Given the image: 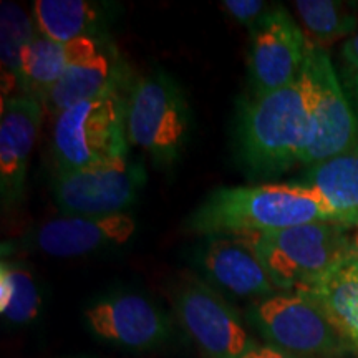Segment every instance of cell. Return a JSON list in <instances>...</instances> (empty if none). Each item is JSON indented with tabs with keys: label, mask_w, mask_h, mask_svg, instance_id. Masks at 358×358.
I'll return each mask as SVG.
<instances>
[{
	"label": "cell",
	"mask_w": 358,
	"mask_h": 358,
	"mask_svg": "<svg viewBox=\"0 0 358 358\" xmlns=\"http://www.w3.org/2000/svg\"><path fill=\"white\" fill-rule=\"evenodd\" d=\"M310 297L330 324L358 353V264L348 261L322 277L310 287L294 290Z\"/></svg>",
	"instance_id": "18"
},
{
	"label": "cell",
	"mask_w": 358,
	"mask_h": 358,
	"mask_svg": "<svg viewBox=\"0 0 358 358\" xmlns=\"http://www.w3.org/2000/svg\"><path fill=\"white\" fill-rule=\"evenodd\" d=\"M310 222H335L310 187L267 182L217 187L191 213L186 227L194 234L216 237L280 231Z\"/></svg>",
	"instance_id": "1"
},
{
	"label": "cell",
	"mask_w": 358,
	"mask_h": 358,
	"mask_svg": "<svg viewBox=\"0 0 358 358\" xmlns=\"http://www.w3.org/2000/svg\"><path fill=\"white\" fill-rule=\"evenodd\" d=\"M302 185L319 196L335 222L358 227V145L308 168Z\"/></svg>",
	"instance_id": "17"
},
{
	"label": "cell",
	"mask_w": 358,
	"mask_h": 358,
	"mask_svg": "<svg viewBox=\"0 0 358 358\" xmlns=\"http://www.w3.org/2000/svg\"><path fill=\"white\" fill-rule=\"evenodd\" d=\"M357 358H358V357H357Z\"/></svg>",
	"instance_id": "28"
},
{
	"label": "cell",
	"mask_w": 358,
	"mask_h": 358,
	"mask_svg": "<svg viewBox=\"0 0 358 358\" xmlns=\"http://www.w3.org/2000/svg\"><path fill=\"white\" fill-rule=\"evenodd\" d=\"M171 303L179 324L208 358H243L257 345L234 308L198 275H178Z\"/></svg>",
	"instance_id": "8"
},
{
	"label": "cell",
	"mask_w": 358,
	"mask_h": 358,
	"mask_svg": "<svg viewBox=\"0 0 358 358\" xmlns=\"http://www.w3.org/2000/svg\"><path fill=\"white\" fill-rule=\"evenodd\" d=\"M350 244H352V257L350 261L358 264V227H355V232L350 236Z\"/></svg>",
	"instance_id": "26"
},
{
	"label": "cell",
	"mask_w": 358,
	"mask_h": 358,
	"mask_svg": "<svg viewBox=\"0 0 358 358\" xmlns=\"http://www.w3.org/2000/svg\"><path fill=\"white\" fill-rule=\"evenodd\" d=\"M221 6L232 19L239 24L248 25L249 29H252L271 8L268 3L261 2V0H226Z\"/></svg>",
	"instance_id": "23"
},
{
	"label": "cell",
	"mask_w": 358,
	"mask_h": 358,
	"mask_svg": "<svg viewBox=\"0 0 358 358\" xmlns=\"http://www.w3.org/2000/svg\"><path fill=\"white\" fill-rule=\"evenodd\" d=\"M32 19L13 2L0 3V85L2 100L20 96L22 52L35 34Z\"/></svg>",
	"instance_id": "20"
},
{
	"label": "cell",
	"mask_w": 358,
	"mask_h": 358,
	"mask_svg": "<svg viewBox=\"0 0 358 358\" xmlns=\"http://www.w3.org/2000/svg\"><path fill=\"white\" fill-rule=\"evenodd\" d=\"M199 264L214 284L236 297L261 301L279 290L254 250L234 236L211 237Z\"/></svg>",
	"instance_id": "14"
},
{
	"label": "cell",
	"mask_w": 358,
	"mask_h": 358,
	"mask_svg": "<svg viewBox=\"0 0 358 358\" xmlns=\"http://www.w3.org/2000/svg\"><path fill=\"white\" fill-rule=\"evenodd\" d=\"M350 82H352V87H353V93H355L357 103H358V71H355V73H352Z\"/></svg>",
	"instance_id": "27"
},
{
	"label": "cell",
	"mask_w": 358,
	"mask_h": 358,
	"mask_svg": "<svg viewBox=\"0 0 358 358\" xmlns=\"http://www.w3.org/2000/svg\"><path fill=\"white\" fill-rule=\"evenodd\" d=\"M34 13L40 32L60 43L95 38L105 24V8L87 0H37Z\"/></svg>",
	"instance_id": "19"
},
{
	"label": "cell",
	"mask_w": 358,
	"mask_h": 358,
	"mask_svg": "<svg viewBox=\"0 0 358 358\" xmlns=\"http://www.w3.org/2000/svg\"><path fill=\"white\" fill-rule=\"evenodd\" d=\"M347 231L335 222H310L234 237L254 250L277 289L301 290L350 261Z\"/></svg>",
	"instance_id": "3"
},
{
	"label": "cell",
	"mask_w": 358,
	"mask_h": 358,
	"mask_svg": "<svg viewBox=\"0 0 358 358\" xmlns=\"http://www.w3.org/2000/svg\"><path fill=\"white\" fill-rule=\"evenodd\" d=\"M310 140V113L302 77L249 98L236 123L237 155L256 176H275L302 163Z\"/></svg>",
	"instance_id": "2"
},
{
	"label": "cell",
	"mask_w": 358,
	"mask_h": 358,
	"mask_svg": "<svg viewBox=\"0 0 358 358\" xmlns=\"http://www.w3.org/2000/svg\"><path fill=\"white\" fill-rule=\"evenodd\" d=\"M100 50L96 38L85 37L60 43L48 38L37 29L22 52L20 96H32L42 101L48 90L75 60L95 55Z\"/></svg>",
	"instance_id": "15"
},
{
	"label": "cell",
	"mask_w": 358,
	"mask_h": 358,
	"mask_svg": "<svg viewBox=\"0 0 358 358\" xmlns=\"http://www.w3.org/2000/svg\"><path fill=\"white\" fill-rule=\"evenodd\" d=\"M43 105L32 96L0 103V199L12 209L24 198L29 159L43 122Z\"/></svg>",
	"instance_id": "13"
},
{
	"label": "cell",
	"mask_w": 358,
	"mask_h": 358,
	"mask_svg": "<svg viewBox=\"0 0 358 358\" xmlns=\"http://www.w3.org/2000/svg\"><path fill=\"white\" fill-rule=\"evenodd\" d=\"M189 133V108L179 85L164 71H151L131 85L127 95L129 145L141 148L155 163H174Z\"/></svg>",
	"instance_id": "5"
},
{
	"label": "cell",
	"mask_w": 358,
	"mask_h": 358,
	"mask_svg": "<svg viewBox=\"0 0 358 358\" xmlns=\"http://www.w3.org/2000/svg\"><path fill=\"white\" fill-rule=\"evenodd\" d=\"M42 295L29 267L20 261L0 262V313L10 325H25L37 319Z\"/></svg>",
	"instance_id": "21"
},
{
	"label": "cell",
	"mask_w": 358,
	"mask_h": 358,
	"mask_svg": "<svg viewBox=\"0 0 358 358\" xmlns=\"http://www.w3.org/2000/svg\"><path fill=\"white\" fill-rule=\"evenodd\" d=\"M134 231L136 222L127 213L105 217L62 216L27 231L15 248L60 259L82 257L127 244Z\"/></svg>",
	"instance_id": "12"
},
{
	"label": "cell",
	"mask_w": 358,
	"mask_h": 358,
	"mask_svg": "<svg viewBox=\"0 0 358 358\" xmlns=\"http://www.w3.org/2000/svg\"><path fill=\"white\" fill-rule=\"evenodd\" d=\"M250 319L268 345L301 358H334L352 350L324 310L302 292H282L254 302Z\"/></svg>",
	"instance_id": "7"
},
{
	"label": "cell",
	"mask_w": 358,
	"mask_h": 358,
	"mask_svg": "<svg viewBox=\"0 0 358 358\" xmlns=\"http://www.w3.org/2000/svg\"><path fill=\"white\" fill-rule=\"evenodd\" d=\"M145 181L141 163L122 158L77 171H57L52 191L62 216L105 217L127 213Z\"/></svg>",
	"instance_id": "9"
},
{
	"label": "cell",
	"mask_w": 358,
	"mask_h": 358,
	"mask_svg": "<svg viewBox=\"0 0 358 358\" xmlns=\"http://www.w3.org/2000/svg\"><path fill=\"white\" fill-rule=\"evenodd\" d=\"M295 10L315 47H329L337 40L355 32L357 7L335 0H299Z\"/></svg>",
	"instance_id": "22"
},
{
	"label": "cell",
	"mask_w": 358,
	"mask_h": 358,
	"mask_svg": "<svg viewBox=\"0 0 358 358\" xmlns=\"http://www.w3.org/2000/svg\"><path fill=\"white\" fill-rule=\"evenodd\" d=\"M116 85H120V71L115 60L100 50L95 55L78 58L64 71L43 96V110L55 120L71 106L101 96Z\"/></svg>",
	"instance_id": "16"
},
{
	"label": "cell",
	"mask_w": 358,
	"mask_h": 358,
	"mask_svg": "<svg viewBox=\"0 0 358 358\" xmlns=\"http://www.w3.org/2000/svg\"><path fill=\"white\" fill-rule=\"evenodd\" d=\"M301 77L310 113V140L301 164L312 168L358 145V120L324 48L308 42Z\"/></svg>",
	"instance_id": "6"
},
{
	"label": "cell",
	"mask_w": 358,
	"mask_h": 358,
	"mask_svg": "<svg viewBox=\"0 0 358 358\" xmlns=\"http://www.w3.org/2000/svg\"><path fill=\"white\" fill-rule=\"evenodd\" d=\"M308 40L284 7H271L250 29L249 88L252 96L266 95L301 77Z\"/></svg>",
	"instance_id": "10"
},
{
	"label": "cell",
	"mask_w": 358,
	"mask_h": 358,
	"mask_svg": "<svg viewBox=\"0 0 358 358\" xmlns=\"http://www.w3.org/2000/svg\"><path fill=\"white\" fill-rule=\"evenodd\" d=\"M243 358H301V357L290 355V353L282 352L279 348L272 345H256L254 348H250Z\"/></svg>",
	"instance_id": "24"
},
{
	"label": "cell",
	"mask_w": 358,
	"mask_h": 358,
	"mask_svg": "<svg viewBox=\"0 0 358 358\" xmlns=\"http://www.w3.org/2000/svg\"><path fill=\"white\" fill-rule=\"evenodd\" d=\"M127 96L116 85L101 96L78 103L53 123L52 153L57 171H77L128 158Z\"/></svg>",
	"instance_id": "4"
},
{
	"label": "cell",
	"mask_w": 358,
	"mask_h": 358,
	"mask_svg": "<svg viewBox=\"0 0 358 358\" xmlns=\"http://www.w3.org/2000/svg\"><path fill=\"white\" fill-rule=\"evenodd\" d=\"M342 53L348 64H350L353 69L358 71V34L352 35V37L347 40L345 45H343V48H342Z\"/></svg>",
	"instance_id": "25"
},
{
	"label": "cell",
	"mask_w": 358,
	"mask_h": 358,
	"mask_svg": "<svg viewBox=\"0 0 358 358\" xmlns=\"http://www.w3.org/2000/svg\"><path fill=\"white\" fill-rule=\"evenodd\" d=\"M83 317L96 338L128 350H153L166 343L173 334L171 320L140 294L110 295L85 308Z\"/></svg>",
	"instance_id": "11"
}]
</instances>
